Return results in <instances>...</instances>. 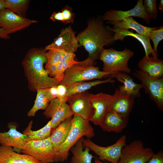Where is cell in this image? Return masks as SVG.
Segmentation results:
<instances>
[{"label":"cell","mask_w":163,"mask_h":163,"mask_svg":"<svg viewBox=\"0 0 163 163\" xmlns=\"http://www.w3.org/2000/svg\"><path fill=\"white\" fill-rule=\"evenodd\" d=\"M104 23L101 18H92L88 21L86 28L76 37L79 44L88 53V57L79 62L82 65L94 66L96 60L105 46L113 44L114 34Z\"/></svg>","instance_id":"1"},{"label":"cell","mask_w":163,"mask_h":163,"mask_svg":"<svg viewBox=\"0 0 163 163\" xmlns=\"http://www.w3.org/2000/svg\"><path fill=\"white\" fill-rule=\"evenodd\" d=\"M46 52L42 48H32L27 53L22 61L28 87L32 91L57 86L59 83L56 79L50 77L44 68V64L47 61Z\"/></svg>","instance_id":"2"},{"label":"cell","mask_w":163,"mask_h":163,"mask_svg":"<svg viewBox=\"0 0 163 163\" xmlns=\"http://www.w3.org/2000/svg\"><path fill=\"white\" fill-rule=\"evenodd\" d=\"M89 122L78 115H73L71 129L66 139L55 150V162L66 160L70 149L82 137L85 136L90 139L94 136V129Z\"/></svg>","instance_id":"3"},{"label":"cell","mask_w":163,"mask_h":163,"mask_svg":"<svg viewBox=\"0 0 163 163\" xmlns=\"http://www.w3.org/2000/svg\"><path fill=\"white\" fill-rule=\"evenodd\" d=\"M47 61L45 69L51 77L60 83L66 71L74 65L79 63L75 60L74 53L63 51L49 50L46 53Z\"/></svg>","instance_id":"4"},{"label":"cell","mask_w":163,"mask_h":163,"mask_svg":"<svg viewBox=\"0 0 163 163\" xmlns=\"http://www.w3.org/2000/svg\"><path fill=\"white\" fill-rule=\"evenodd\" d=\"M133 55L132 51L126 48L121 51L104 48L99 59L103 62V71L106 72L110 74L117 72L129 74L131 71L128 63Z\"/></svg>","instance_id":"5"},{"label":"cell","mask_w":163,"mask_h":163,"mask_svg":"<svg viewBox=\"0 0 163 163\" xmlns=\"http://www.w3.org/2000/svg\"><path fill=\"white\" fill-rule=\"evenodd\" d=\"M79 63L74 65L66 71L62 80L59 84L67 87L77 82L101 79L110 75L100 70L98 67L84 65Z\"/></svg>","instance_id":"6"},{"label":"cell","mask_w":163,"mask_h":163,"mask_svg":"<svg viewBox=\"0 0 163 163\" xmlns=\"http://www.w3.org/2000/svg\"><path fill=\"white\" fill-rule=\"evenodd\" d=\"M155 154L142 141L134 140L123 148L118 163H148Z\"/></svg>","instance_id":"7"},{"label":"cell","mask_w":163,"mask_h":163,"mask_svg":"<svg viewBox=\"0 0 163 163\" xmlns=\"http://www.w3.org/2000/svg\"><path fill=\"white\" fill-rule=\"evenodd\" d=\"M126 137L123 135L114 144L107 147L98 145L89 139H84L83 145L89 148L98 157L100 160L111 163H118L120 158L122 149L126 145Z\"/></svg>","instance_id":"8"},{"label":"cell","mask_w":163,"mask_h":163,"mask_svg":"<svg viewBox=\"0 0 163 163\" xmlns=\"http://www.w3.org/2000/svg\"><path fill=\"white\" fill-rule=\"evenodd\" d=\"M21 151L24 154L33 157L40 163L55 162V151L50 137L42 140H30Z\"/></svg>","instance_id":"9"},{"label":"cell","mask_w":163,"mask_h":163,"mask_svg":"<svg viewBox=\"0 0 163 163\" xmlns=\"http://www.w3.org/2000/svg\"><path fill=\"white\" fill-rule=\"evenodd\" d=\"M134 76L141 82L142 88L149 95L150 98L156 104L159 109L163 110V78H155L145 72L135 70Z\"/></svg>","instance_id":"10"},{"label":"cell","mask_w":163,"mask_h":163,"mask_svg":"<svg viewBox=\"0 0 163 163\" xmlns=\"http://www.w3.org/2000/svg\"><path fill=\"white\" fill-rule=\"evenodd\" d=\"M75 34L71 25L62 29L58 36L44 50L46 51L55 50L74 53L81 46Z\"/></svg>","instance_id":"11"},{"label":"cell","mask_w":163,"mask_h":163,"mask_svg":"<svg viewBox=\"0 0 163 163\" xmlns=\"http://www.w3.org/2000/svg\"><path fill=\"white\" fill-rule=\"evenodd\" d=\"M37 22L36 20L22 17L6 8L0 10V27L8 35Z\"/></svg>","instance_id":"12"},{"label":"cell","mask_w":163,"mask_h":163,"mask_svg":"<svg viewBox=\"0 0 163 163\" xmlns=\"http://www.w3.org/2000/svg\"><path fill=\"white\" fill-rule=\"evenodd\" d=\"M135 98L125 91L120 85L111 95L109 110L120 115L129 117L135 103Z\"/></svg>","instance_id":"13"},{"label":"cell","mask_w":163,"mask_h":163,"mask_svg":"<svg viewBox=\"0 0 163 163\" xmlns=\"http://www.w3.org/2000/svg\"><path fill=\"white\" fill-rule=\"evenodd\" d=\"M89 94L86 91L72 95L68 97L67 102L73 115L89 121L94 110L89 100Z\"/></svg>","instance_id":"14"},{"label":"cell","mask_w":163,"mask_h":163,"mask_svg":"<svg viewBox=\"0 0 163 163\" xmlns=\"http://www.w3.org/2000/svg\"><path fill=\"white\" fill-rule=\"evenodd\" d=\"M133 16L138 17L143 19L147 24L150 23V19L144 8L142 0L138 1L134 8L129 10L123 11L111 9L107 11L101 16V18L104 21H107L109 22L121 21Z\"/></svg>","instance_id":"15"},{"label":"cell","mask_w":163,"mask_h":163,"mask_svg":"<svg viewBox=\"0 0 163 163\" xmlns=\"http://www.w3.org/2000/svg\"><path fill=\"white\" fill-rule=\"evenodd\" d=\"M111 95L102 92L89 94V98L94 109V113L89 121L99 125L106 113L109 110Z\"/></svg>","instance_id":"16"},{"label":"cell","mask_w":163,"mask_h":163,"mask_svg":"<svg viewBox=\"0 0 163 163\" xmlns=\"http://www.w3.org/2000/svg\"><path fill=\"white\" fill-rule=\"evenodd\" d=\"M9 130L6 132H0V145L13 147L21 151L31 140L29 136L17 131L16 126L10 123Z\"/></svg>","instance_id":"17"},{"label":"cell","mask_w":163,"mask_h":163,"mask_svg":"<svg viewBox=\"0 0 163 163\" xmlns=\"http://www.w3.org/2000/svg\"><path fill=\"white\" fill-rule=\"evenodd\" d=\"M128 120V117L109 111L99 126L104 131L119 133L126 127Z\"/></svg>","instance_id":"18"},{"label":"cell","mask_w":163,"mask_h":163,"mask_svg":"<svg viewBox=\"0 0 163 163\" xmlns=\"http://www.w3.org/2000/svg\"><path fill=\"white\" fill-rule=\"evenodd\" d=\"M110 30L113 32L114 39L115 42L119 40L123 41L127 36H130L136 39L142 44L145 51V56L149 57L150 55L158 58V56L154 52L150 42V40L148 36L134 33L128 30L119 28H111L109 27Z\"/></svg>","instance_id":"19"},{"label":"cell","mask_w":163,"mask_h":163,"mask_svg":"<svg viewBox=\"0 0 163 163\" xmlns=\"http://www.w3.org/2000/svg\"><path fill=\"white\" fill-rule=\"evenodd\" d=\"M138 67L140 71L145 72L151 77L160 78L163 76V61L158 58L144 56L139 61Z\"/></svg>","instance_id":"20"},{"label":"cell","mask_w":163,"mask_h":163,"mask_svg":"<svg viewBox=\"0 0 163 163\" xmlns=\"http://www.w3.org/2000/svg\"><path fill=\"white\" fill-rule=\"evenodd\" d=\"M0 163H40L28 155L14 151L10 146L0 145Z\"/></svg>","instance_id":"21"},{"label":"cell","mask_w":163,"mask_h":163,"mask_svg":"<svg viewBox=\"0 0 163 163\" xmlns=\"http://www.w3.org/2000/svg\"><path fill=\"white\" fill-rule=\"evenodd\" d=\"M114 26L113 28H119L126 30L131 29L139 34L148 36L152 30L160 28L147 27L135 21L132 17H130L119 21L107 22Z\"/></svg>","instance_id":"22"},{"label":"cell","mask_w":163,"mask_h":163,"mask_svg":"<svg viewBox=\"0 0 163 163\" xmlns=\"http://www.w3.org/2000/svg\"><path fill=\"white\" fill-rule=\"evenodd\" d=\"M72 118L67 119L54 129L50 137L55 150L66 139L71 129Z\"/></svg>","instance_id":"23"},{"label":"cell","mask_w":163,"mask_h":163,"mask_svg":"<svg viewBox=\"0 0 163 163\" xmlns=\"http://www.w3.org/2000/svg\"><path fill=\"white\" fill-rule=\"evenodd\" d=\"M112 79L115 78L118 81L123 83L120 85L125 91L129 93L135 98L140 96V90L142 88L141 84L135 82L131 77L127 73L117 72L110 74L109 76Z\"/></svg>","instance_id":"24"},{"label":"cell","mask_w":163,"mask_h":163,"mask_svg":"<svg viewBox=\"0 0 163 163\" xmlns=\"http://www.w3.org/2000/svg\"><path fill=\"white\" fill-rule=\"evenodd\" d=\"M84 137L79 139L70 149L73 154L71 163H92V160L95 157L89 153L90 150L89 148L85 147L83 150Z\"/></svg>","instance_id":"25"},{"label":"cell","mask_w":163,"mask_h":163,"mask_svg":"<svg viewBox=\"0 0 163 163\" xmlns=\"http://www.w3.org/2000/svg\"><path fill=\"white\" fill-rule=\"evenodd\" d=\"M115 82L109 77L102 80H97L92 81H85L76 82L67 87V92L65 97H68L72 95L84 92L97 85L107 83H113Z\"/></svg>","instance_id":"26"},{"label":"cell","mask_w":163,"mask_h":163,"mask_svg":"<svg viewBox=\"0 0 163 163\" xmlns=\"http://www.w3.org/2000/svg\"><path fill=\"white\" fill-rule=\"evenodd\" d=\"M34 104L31 109L27 113L29 117L35 116L36 112L40 110H45L53 98L51 95L49 88L38 89Z\"/></svg>","instance_id":"27"},{"label":"cell","mask_w":163,"mask_h":163,"mask_svg":"<svg viewBox=\"0 0 163 163\" xmlns=\"http://www.w3.org/2000/svg\"><path fill=\"white\" fill-rule=\"evenodd\" d=\"M33 123L32 120L29 123L23 132L24 134L28 136L31 140L35 141L43 140L50 137L52 129L51 120L43 127L36 131L31 129Z\"/></svg>","instance_id":"28"},{"label":"cell","mask_w":163,"mask_h":163,"mask_svg":"<svg viewBox=\"0 0 163 163\" xmlns=\"http://www.w3.org/2000/svg\"><path fill=\"white\" fill-rule=\"evenodd\" d=\"M66 103L61 104L54 113L51 120L52 129L56 128L65 120L72 118L73 116L69 105Z\"/></svg>","instance_id":"29"},{"label":"cell","mask_w":163,"mask_h":163,"mask_svg":"<svg viewBox=\"0 0 163 163\" xmlns=\"http://www.w3.org/2000/svg\"><path fill=\"white\" fill-rule=\"evenodd\" d=\"M5 8L8 9L17 15L25 18L30 0H4Z\"/></svg>","instance_id":"30"},{"label":"cell","mask_w":163,"mask_h":163,"mask_svg":"<svg viewBox=\"0 0 163 163\" xmlns=\"http://www.w3.org/2000/svg\"><path fill=\"white\" fill-rule=\"evenodd\" d=\"M68 97H57L52 100L43 114L47 118H51L56 109L63 103L67 102Z\"/></svg>","instance_id":"31"},{"label":"cell","mask_w":163,"mask_h":163,"mask_svg":"<svg viewBox=\"0 0 163 163\" xmlns=\"http://www.w3.org/2000/svg\"><path fill=\"white\" fill-rule=\"evenodd\" d=\"M156 0H144L143 6L145 11L149 18L156 19L157 18L158 10Z\"/></svg>","instance_id":"32"},{"label":"cell","mask_w":163,"mask_h":163,"mask_svg":"<svg viewBox=\"0 0 163 163\" xmlns=\"http://www.w3.org/2000/svg\"><path fill=\"white\" fill-rule=\"evenodd\" d=\"M153 44V50L155 53L158 56L157 52V47L160 42L163 39V26L157 29L152 31L148 36Z\"/></svg>","instance_id":"33"},{"label":"cell","mask_w":163,"mask_h":163,"mask_svg":"<svg viewBox=\"0 0 163 163\" xmlns=\"http://www.w3.org/2000/svg\"><path fill=\"white\" fill-rule=\"evenodd\" d=\"M61 12L65 20V24L73 23L75 14L72 12L71 7L66 5L63 8Z\"/></svg>","instance_id":"34"},{"label":"cell","mask_w":163,"mask_h":163,"mask_svg":"<svg viewBox=\"0 0 163 163\" xmlns=\"http://www.w3.org/2000/svg\"><path fill=\"white\" fill-rule=\"evenodd\" d=\"M148 163H163V152L160 151L155 154Z\"/></svg>","instance_id":"35"},{"label":"cell","mask_w":163,"mask_h":163,"mask_svg":"<svg viewBox=\"0 0 163 163\" xmlns=\"http://www.w3.org/2000/svg\"><path fill=\"white\" fill-rule=\"evenodd\" d=\"M50 19L54 21H58L65 23V20L61 11H59L58 12H54L50 16Z\"/></svg>","instance_id":"36"},{"label":"cell","mask_w":163,"mask_h":163,"mask_svg":"<svg viewBox=\"0 0 163 163\" xmlns=\"http://www.w3.org/2000/svg\"><path fill=\"white\" fill-rule=\"evenodd\" d=\"M58 97H66L67 92L66 87L61 84H59L57 86Z\"/></svg>","instance_id":"37"},{"label":"cell","mask_w":163,"mask_h":163,"mask_svg":"<svg viewBox=\"0 0 163 163\" xmlns=\"http://www.w3.org/2000/svg\"><path fill=\"white\" fill-rule=\"evenodd\" d=\"M49 91L53 99L58 97L57 86H53L49 88Z\"/></svg>","instance_id":"38"},{"label":"cell","mask_w":163,"mask_h":163,"mask_svg":"<svg viewBox=\"0 0 163 163\" xmlns=\"http://www.w3.org/2000/svg\"><path fill=\"white\" fill-rule=\"evenodd\" d=\"M10 38V36L5 30L0 27V38L7 40L9 39Z\"/></svg>","instance_id":"39"},{"label":"cell","mask_w":163,"mask_h":163,"mask_svg":"<svg viewBox=\"0 0 163 163\" xmlns=\"http://www.w3.org/2000/svg\"><path fill=\"white\" fill-rule=\"evenodd\" d=\"M158 8L159 10L163 12V0H161L158 5Z\"/></svg>","instance_id":"40"},{"label":"cell","mask_w":163,"mask_h":163,"mask_svg":"<svg viewBox=\"0 0 163 163\" xmlns=\"http://www.w3.org/2000/svg\"><path fill=\"white\" fill-rule=\"evenodd\" d=\"M5 8L4 0H0V10Z\"/></svg>","instance_id":"41"},{"label":"cell","mask_w":163,"mask_h":163,"mask_svg":"<svg viewBox=\"0 0 163 163\" xmlns=\"http://www.w3.org/2000/svg\"><path fill=\"white\" fill-rule=\"evenodd\" d=\"M94 163H110V162L108 163V162H104L101 161H100L99 159H96L95 160Z\"/></svg>","instance_id":"42"}]
</instances>
